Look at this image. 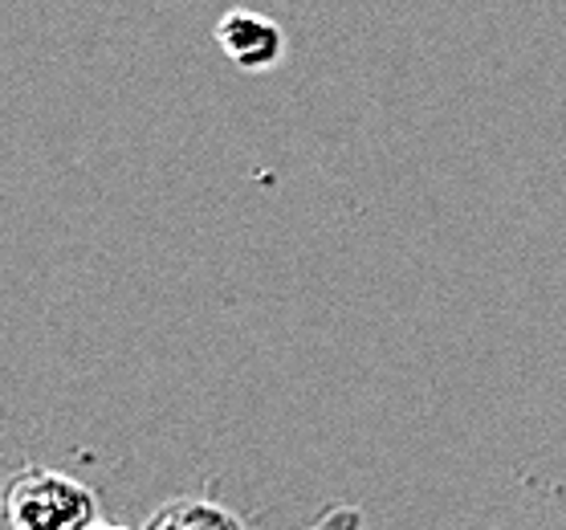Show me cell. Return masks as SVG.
<instances>
[{
  "label": "cell",
  "mask_w": 566,
  "mask_h": 530,
  "mask_svg": "<svg viewBox=\"0 0 566 530\" xmlns=\"http://www.w3.org/2000/svg\"><path fill=\"white\" fill-rule=\"evenodd\" d=\"M217 45L237 70H273L285 53V33L282 25L265 13L253 9H232L217 21Z\"/></svg>",
  "instance_id": "2"
},
{
  "label": "cell",
  "mask_w": 566,
  "mask_h": 530,
  "mask_svg": "<svg viewBox=\"0 0 566 530\" xmlns=\"http://www.w3.org/2000/svg\"><path fill=\"white\" fill-rule=\"evenodd\" d=\"M9 530H94L98 498L86 481L57 474V469L29 466L4 490Z\"/></svg>",
  "instance_id": "1"
},
{
  "label": "cell",
  "mask_w": 566,
  "mask_h": 530,
  "mask_svg": "<svg viewBox=\"0 0 566 530\" xmlns=\"http://www.w3.org/2000/svg\"><path fill=\"white\" fill-rule=\"evenodd\" d=\"M147 530H245V527H241V518L232 515V510L208 502V498H176V502L155 510Z\"/></svg>",
  "instance_id": "3"
},
{
  "label": "cell",
  "mask_w": 566,
  "mask_h": 530,
  "mask_svg": "<svg viewBox=\"0 0 566 530\" xmlns=\"http://www.w3.org/2000/svg\"><path fill=\"white\" fill-rule=\"evenodd\" d=\"M94 530H123V527H94Z\"/></svg>",
  "instance_id": "4"
}]
</instances>
